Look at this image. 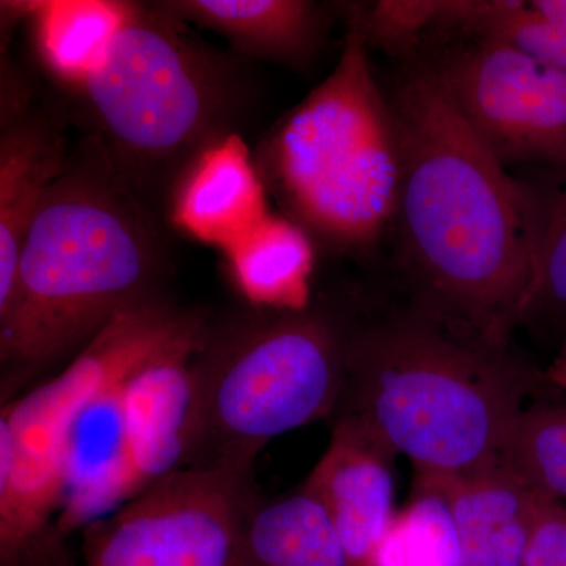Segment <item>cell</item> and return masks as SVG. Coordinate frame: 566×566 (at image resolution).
<instances>
[{"label": "cell", "instance_id": "obj_16", "mask_svg": "<svg viewBox=\"0 0 566 566\" xmlns=\"http://www.w3.org/2000/svg\"><path fill=\"white\" fill-rule=\"evenodd\" d=\"M237 566H356L314 493L256 495L241 528Z\"/></svg>", "mask_w": 566, "mask_h": 566}, {"label": "cell", "instance_id": "obj_18", "mask_svg": "<svg viewBox=\"0 0 566 566\" xmlns=\"http://www.w3.org/2000/svg\"><path fill=\"white\" fill-rule=\"evenodd\" d=\"M132 7L114 0L31 2L29 18L41 62L55 80L80 92Z\"/></svg>", "mask_w": 566, "mask_h": 566}, {"label": "cell", "instance_id": "obj_1", "mask_svg": "<svg viewBox=\"0 0 566 566\" xmlns=\"http://www.w3.org/2000/svg\"><path fill=\"white\" fill-rule=\"evenodd\" d=\"M401 145V290L453 322L513 342L543 208L461 117L430 65L390 98Z\"/></svg>", "mask_w": 566, "mask_h": 566}, {"label": "cell", "instance_id": "obj_25", "mask_svg": "<svg viewBox=\"0 0 566 566\" xmlns=\"http://www.w3.org/2000/svg\"><path fill=\"white\" fill-rule=\"evenodd\" d=\"M543 375H545L547 386L558 390H566V337L560 352L554 357L549 367L543 371Z\"/></svg>", "mask_w": 566, "mask_h": 566}, {"label": "cell", "instance_id": "obj_11", "mask_svg": "<svg viewBox=\"0 0 566 566\" xmlns=\"http://www.w3.org/2000/svg\"><path fill=\"white\" fill-rule=\"evenodd\" d=\"M203 335L153 357L129 376V499L192 463L200 431L196 353Z\"/></svg>", "mask_w": 566, "mask_h": 566}, {"label": "cell", "instance_id": "obj_23", "mask_svg": "<svg viewBox=\"0 0 566 566\" xmlns=\"http://www.w3.org/2000/svg\"><path fill=\"white\" fill-rule=\"evenodd\" d=\"M523 566H566V506L545 502Z\"/></svg>", "mask_w": 566, "mask_h": 566}, {"label": "cell", "instance_id": "obj_17", "mask_svg": "<svg viewBox=\"0 0 566 566\" xmlns=\"http://www.w3.org/2000/svg\"><path fill=\"white\" fill-rule=\"evenodd\" d=\"M222 252L251 307L297 312L312 304L314 240L300 223L270 212Z\"/></svg>", "mask_w": 566, "mask_h": 566}, {"label": "cell", "instance_id": "obj_3", "mask_svg": "<svg viewBox=\"0 0 566 566\" xmlns=\"http://www.w3.org/2000/svg\"><path fill=\"white\" fill-rule=\"evenodd\" d=\"M163 266L150 208L91 134L48 189L22 243L0 311L3 394L74 359L118 315L158 294Z\"/></svg>", "mask_w": 566, "mask_h": 566}, {"label": "cell", "instance_id": "obj_13", "mask_svg": "<svg viewBox=\"0 0 566 566\" xmlns=\"http://www.w3.org/2000/svg\"><path fill=\"white\" fill-rule=\"evenodd\" d=\"M268 214L266 186L238 133L200 151L170 192L175 226L222 251Z\"/></svg>", "mask_w": 566, "mask_h": 566}, {"label": "cell", "instance_id": "obj_14", "mask_svg": "<svg viewBox=\"0 0 566 566\" xmlns=\"http://www.w3.org/2000/svg\"><path fill=\"white\" fill-rule=\"evenodd\" d=\"M70 153L57 115L24 112L2 123L0 134V311L17 281L22 243L48 189L61 177Z\"/></svg>", "mask_w": 566, "mask_h": 566}, {"label": "cell", "instance_id": "obj_8", "mask_svg": "<svg viewBox=\"0 0 566 566\" xmlns=\"http://www.w3.org/2000/svg\"><path fill=\"white\" fill-rule=\"evenodd\" d=\"M253 474L185 468L84 528V566H237Z\"/></svg>", "mask_w": 566, "mask_h": 566}, {"label": "cell", "instance_id": "obj_24", "mask_svg": "<svg viewBox=\"0 0 566 566\" xmlns=\"http://www.w3.org/2000/svg\"><path fill=\"white\" fill-rule=\"evenodd\" d=\"M528 6H531L539 17L557 22V24L566 28V0H528Z\"/></svg>", "mask_w": 566, "mask_h": 566}, {"label": "cell", "instance_id": "obj_4", "mask_svg": "<svg viewBox=\"0 0 566 566\" xmlns=\"http://www.w3.org/2000/svg\"><path fill=\"white\" fill-rule=\"evenodd\" d=\"M255 164L290 219L331 251L364 255L392 230L400 133L352 21L337 65L279 123Z\"/></svg>", "mask_w": 566, "mask_h": 566}, {"label": "cell", "instance_id": "obj_6", "mask_svg": "<svg viewBox=\"0 0 566 566\" xmlns=\"http://www.w3.org/2000/svg\"><path fill=\"white\" fill-rule=\"evenodd\" d=\"M352 312L252 307L210 326L196 353L200 431L189 468L253 474L264 447L333 417L345 382Z\"/></svg>", "mask_w": 566, "mask_h": 566}, {"label": "cell", "instance_id": "obj_19", "mask_svg": "<svg viewBox=\"0 0 566 566\" xmlns=\"http://www.w3.org/2000/svg\"><path fill=\"white\" fill-rule=\"evenodd\" d=\"M547 389L524 406L497 455L543 501L566 506V390Z\"/></svg>", "mask_w": 566, "mask_h": 566}, {"label": "cell", "instance_id": "obj_20", "mask_svg": "<svg viewBox=\"0 0 566 566\" xmlns=\"http://www.w3.org/2000/svg\"><path fill=\"white\" fill-rule=\"evenodd\" d=\"M371 566H461L455 528L439 476L416 472L411 497L398 510Z\"/></svg>", "mask_w": 566, "mask_h": 566}, {"label": "cell", "instance_id": "obj_2", "mask_svg": "<svg viewBox=\"0 0 566 566\" xmlns=\"http://www.w3.org/2000/svg\"><path fill=\"white\" fill-rule=\"evenodd\" d=\"M546 387L513 342L453 322L401 290L352 312L335 417H353L415 472L452 476L497 455L524 406Z\"/></svg>", "mask_w": 566, "mask_h": 566}, {"label": "cell", "instance_id": "obj_9", "mask_svg": "<svg viewBox=\"0 0 566 566\" xmlns=\"http://www.w3.org/2000/svg\"><path fill=\"white\" fill-rule=\"evenodd\" d=\"M430 69L469 128L505 167L566 166L564 71L488 39H471Z\"/></svg>", "mask_w": 566, "mask_h": 566}, {"label": "cell", "instance_id": "obj_10", "mask_svg": "<svg viewBox=\"0 0 566 566\" xmlns=\"http://www.w3.org/2000/svg\"><path fill=\"white\" fill-rule=\"evenodd\" d=\"M397 458L367 424L335 417L329 446L303 483L326 506L356 566H371L397 516Z\"/></svg>", "mask_w": 566, "mask_h": 566}, {"label": "cell", "instance_id": "obj_22", "mask_svg": "<svg viewBox=\"0 0 566 566\" xmlns=\"http://www.w3.org/2000/svg\"><path fill=\"white\" fill-rule=\"evenodd\" d=\"M438 0H381L352 9L349 21L363 32L368 48L409 51L427 29H434Z\"/></svg>", "mask_w": 566, "mask_h": 566}, {"label": "cell", "instance_id": "obj_7", "mask_svg": "<svg viewBox=\"0 0 566 566\" xmlns=\"http://www.w3.org/2000/svg\"><path fill=\"white\" fill-rule=\"evenodd\" d=\"M208 322L159 294L123 312L66 365L0 415V566H44L69 556L51 527L62 505L71 424L115 376L189 342Z\"/></svg>", "mask_w": 566, "mask_h": 566}, {"label": "cell", "instance_id": "obj_15", "mask_svg": "<svg viewBox=\"0 0 566 566\" xmlns=\"http://www.w3.org/2000/svg\"><path fill=\"white\" fill-rule=\"evenodd\" d=\"M158 6L185 22L223 36L248 55L304 70L327 32L323 6L308 0H166Z\"/></svg>", "mask_w": 566, "mask_h": 566}, {"label": "cell", "instance_id": "obj_21", "mask_svg": "<svg viewBox=\"0 0 566 566\" xmlns=\"http://www.w3.org/2000/svg\"><path fill=\"white\" fill-rule=\"evenodd\" d=\"M517 326L566 334V189L543 208L534 274Z\"/></svg>", "mask_w": 566, "mask_h": 566}, {"label": "cell", "instance_id": "obj_5", "mask_svg": "<svg viewBox=\"0 0 566 566\" xmlns=\"http://www.w3.org/2000/svg\"><path fill=\"white\" fill-rule=\"evenodd\" d=\"M189 32L158 2L133 3L80 91L92 136L144 203L172 192L200 151L237 133L243 109L232 63Z\"/></svg>", "mask_w": 566, "mask_h": 566}, {"label": "cell", "instance_id": "obj_12", "mask_svg": "<svg viewBox=\"0 0 566 566\" xmlns=\"http://www.w3.org/2000/svg\"><path fill=\"white\" fill-rule=\"evenodd\" d=\"M439 479L461 566H523L546 501L499 455L461 474Z\"/></svg>", "mask_w": 566, "mask_h": 566}]
</instances>
